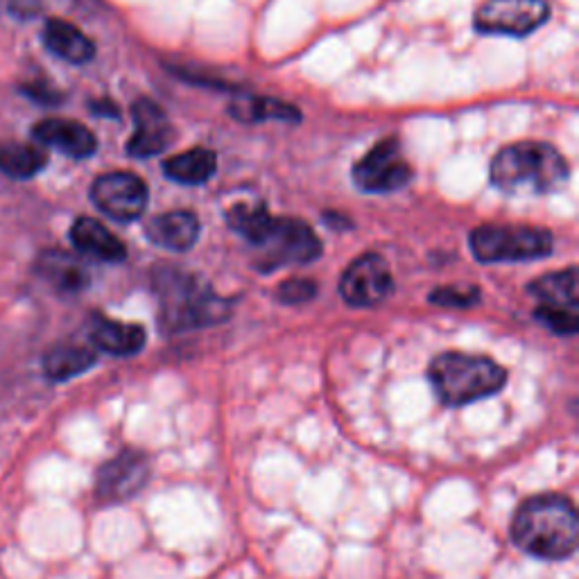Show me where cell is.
Listing matches in <instances>:
<instances>
[{
	"mask_svg": "<svg viewBox=\"0 0 579 579\" xmlns=\"http://www.w3.org/2000/svg\"><path fill=\"white\" fill-rule=\"evenodd\" d=\"M91 111H95V114H100V116H109V118H118L120 116V109L111 100L91 102Z\"/></svg>",
	"mask_w": 579,
	"mask_h": 579,
	"instance_id": "29",
	"label": "cell"
},
{
	"mask_svg": "<svg viewBox=\"0 0 579 579\" xmlns=\"http://www.w3.org/2000/svg\"><path fill=\"white\" fill-rule=\"evenodd\" d=\"M159 297V326L166 333H186L229 319L233 304L215 295L193 276L179 270H159L154 276Z\"/></svg>",
	"mask_w": 579,
	"mask_h": 579,
	"instance_id": "4",
	"label": "cell"
},
{
	"mask_svg": "<svg viewBox=\"0 0 579 579\" xmlns=\"http://www.w3.org/2000/svg\"><path fill=\"white\" fill-rule=\"evenodd\" d=\"M43 43L55 57L64 59L68 64L82 66L89 64L95 57V46L77 25L64 19H48L43 28Z\"/></svg>",
	"mask_w": 579,
	"mask_h": 579,
	"instance_id": "18",
	"label": "cell"
},
{
	"mask_svg": "<svg viewBox=\"0 0 579 579\" xmlns=\"http://www.w3.org/2000/svg\"><path fill=\"white\" fill-rule=\"evenodd\" d=\"M46 5V0H7V12L19 19H34Z\"/></svg>",
	"mask_w": 579,
	"mask_h": 579,
	"instance_id": "28",
	"label": "cell"
},
{
	"mask_svg": "<svg viewBox=\"0 0 579 579\" xmlns=\"http://www.w3.org/2000/svg\"><path fill=\"white\" fill-rule=\"evenodd\" d=\"M394 292V279L387 263L378 254H362L344 270L340 297L353 308L378 306Z\"/></svg>",
	"mask_w": 579,
	"mask_h": 579,
	"instance_id": "11",
	"label": "cell"
},
{
	"mask_svg": "<svg viewBox=\"0 0 579 579\" xmlns=\"http://www.w3.org/2000/svg\"><path fill=\"white\" fill-rule=\"evenodd\" d=\"M48 166V154L32 143H3L0 145V172L5 177L25 181L37 177Z\"/></svg>",
	"mask_w": 579,
	"mask_h": 579,
	"instance_id": "22",
	"label": "cell"
},
{
	"mask_svg": "<svg viewBox=\"0 0 579 579\" xmlns=\"http://www.w3.org/2000/svg\"><path fill=\"white\" fill-rule=\"evenodd\" d=\"M534 317H537L543 326H548L555 335L570 337L579 331V313H564V310H550L537 306Z\"/></svg>",
	"mask_w": 579,
	"mask_h": 579,
	"instance_id": "25",
	"label": "cell"
},
{
	"mask_svg": "<svg viewBox=\"0 0 579 579\" xmlns=\"http://www.w3.org/2000/svg\"><path fill=\"white\" fill-rule=\"evenodd\" d=\"M229 114L240 123H263V120L299 123L301 120L297 107L274 98H238L229 105Z\"/></svg>",
	"mask_w": 579,
	"mask_h": 579,
	"instance_id": "23",
	"label": "cell"
},
{
	"mask_svg": "<svg viewBox=\"0 0 579 579\" xmlns=\"http://www.w3.org/2000/svg\"><path fill=\"white\" fill-rule=\"evenodd\" d=\"M200 231L202 227L195 213L170 211L157 215V218L148 224V229H145V236H148L152 245L181 254L193 249L197 238H200Z\"/></svg>",
	"mask_w": 579,
	"mask_h": 579,
	"instance_id": "16",
	"label": "cell"
},
{
	"mask_svg": "<svg viewBox=\"0 0 579 579\" xmlns=\"http://www.w3.org/2000/svg\"><path fill=\"white\" fill-rule=\"evenodd\" d=\"M317 295V283L313 279H288L279 285V290H276V297H279L281 304H290V306H297V304H306V301L315 299Z\"/></svg>",
	"mask_w": 579,
	"mask_h": 579,
	"instance_id": "26",
	"label": "cell"
},
{
	"mask_svg": "<svg viewBox=\"0 0 579 579\" xmlns=\"http://www.w3.org/2000/svg\"><path fill=\"white\" fill-rule=\"evenodd\" d=\"M579 518L573 500L561 494H539L518 507L512 541L518 550L543 561H561L577 548Z\"/></svg>",
	"mask_w": 579,
	"mask_h": 579,
	"instance_id": "2",
	"label": "cell"
},
{
	"mask_svg": "<svg viewBox=\"0 0 579 579\" xmlns=\"http://www.w3.org/2000/svg\"><path fill=\"white\" fill-rule=\"evenodd\" d=\"M71 243L82 256L100 263H120L127 256L123 240L93 218H77L73 222Z\"/></svg>",
	"mask_w": 579,
	"mask_h": 579,
	"instance_id": "17",
	"label": "cell"
},
{
	"mask_svg": "<svg viewBox=\"0 0 579 579\" xmlns=\"http://www.w3.org/2000/svg\"><path fill=\"white\" fill-rule=\"evenodd\" d=\"M34 270L46 281L50 288L57 290L59 295H77L89 288L91 274L86 265L75 258L73 254L62 252V249H50L37 258Z\"/></svg>",
	"mask_w": 579,
	"mask_h": 579,
	"instance_id": "14",
	"label": "cell"
},
{
	"mask_svg": "<svg viewBox=\"0 0 579 579\" xmlns=\"http://www.w3.org/2000/svg\"><path fill=\"white\" fill-rule=\"evenodd\" d=\"M98 362V353L82 344H57L43 356V374L53 383H66L82 376Z\"/></svg>",
	"mask_w": 579,
	"mask_h": 579,
	"instance_id": "20",
	"label": "cell"
},
{
	"mask_svg": "<svg viewBox=\"0 0 579 579\" xmlns=\"http://www.w3.org/2000/svg\"><path fill=\"white\" fill-rule=\"evenodd\" d=\"M89 337L95 349L118 358L136 356V353L145 347V342H148V333H145L143 326L116 322V319L100 315L91 319Z\"/></svg>",
	"mask_w": 579,
	"mask_h": 579,
	"instance_id": "15",
	"label": "cell"
},
{
	"mask_svg": "<svg viewBox=\"0 0 579 579\" xmlns=\"http://www.w3.org/2000/svg\"><path fill=\"white\" fill-rule=\"evenodd\" d=\"M229 227L254 247L258 272H276L288 265H306L322 256L324 247L310 224L297 218H274L263 202H238L227 211Z\"/></svg>",
	"mask_w": 579,
	"mask_h": 579,
	"instance_id": "1",
	"label": "cell"
},
{
	"mask_svg": "<svg viewBox=\"0 0 579 579\" xmlns=\"http://www.w3.org/2000/svg\"><path fill=\"white\" fill-rule=\"evenodd\" d=\"M428 378L439 401L448 408H464L503 390L507 369L487 356L446 351L430 362Z\"/></svg>",
	"mask_w": 579,
	"mask_h": 579,
	"instance_id": "5",
	"label": "cell"
},
{
	"mask_svg": "<svg viewBox=\"0 0 579 579\" xmlns=\"http://www.w3.org/2000/svg\"><path fill=\"white\" fill-rule=\"evenodd\" d=\"M548 19V0H487L475 12V30L503 37H527Z\"/></svg>",
	"mask_w": 579,
	"mask_h": 579,
	"instance_id": "9",
	"label": "cell"
},
{
	"mask_svg": "<svg viewBox=\"0 0 579 579\" xmlns=\"http://www.w3.org/2000/svg\"><path fill=\"white\" fill-rule=\"evenodd\" d=\"M23 93L34 102H39V105H59V102H62V93L55 91L53 86L48 84H28Z\"/></svg>",
	"mask_w": 579,
	"mask_h": 579,
	"instance_id": "27",
	"label": "cell"
},
{
	"mask_svg": "<svg viewBox=\"0 0 579 579\" xmlns=\"http://www.w3.org/2000/svg\"><path fill=\"white\" fill-rule=\"evenodd\" d=\"M480 290L475 285H464V288H457V285H446V288H437L430 292V301L437 306L444 308H469L473 304H478Z\"/></svg>",
	"mask_w": 579,
	"mask_h": 579,
	"instance_id": "24",
	"label": "cell"
},
{
	"mask_svg": "<svg viewBox=\"0 0 579 579\" xmlns=\"http://www.w3.org/2000/svg\"><path fill=\"white\" fill-rule=\"evenodd\" d=\"M469 243L480 263H518L550 256L552 233L523 224H482L471 231Z\"/></svg>",
	"mask_w": 579,
	"mask_h": 579,
	"instance_id": "6",
	"label": "cell"
},
{
	"mask_svg": "<svg viewBox=\"0 0 579 579\" xmlns=\"http://www.w3.org/2000/svg\"><path fill=\"white\" fill-rule=\"evenodd\" d=\"M148 186L134 172H107L93 181L91 202L116 222H134L148 209Z\"/></svg>",
	"mask_w": 579,
	"mask_h": 579,
	"instance_id": "10",
	"label": "cell"
},
{
	"mask_svg": "<svg viewBox=\"0 0 579 579\" xmlns=\"http://www.w3.org/2000/svg\"><path fill=\"white\" fill-rule=\"evenodd\" d=\"M32 138L41 145L64 152L73 159H89L98 150V138L89 127L75 120L46 118L32 127Z\"/></svg>",
	"mask_w": 579,
	"mask_h": 579,
	"instance_id": "13",
	"label": "cell"
},
{
	"mask_svg": "<svg viewBox=\"0 0 579 579\" xmlns=\"http://www.w3.org/2000/svg\"><path fill=\"white\" fill-rule=\"evenodd\" d=\"M134 116V136L129 138L125 150L134 159H152L166 152L175 143L177 132L170 118L157 102L141 98L132 107Z\"/></svg>",
	"mask_w": 579,
	"mask_h": 579,
	"instance_id": "12",
	"label": "cell"
},
{
	"mask_svg": "<svg viewBox=\"0 0 579 579\" xmlns=\"http://www.w3.org/2000/svg\"><path fill=\"white\" fill-rule=\"evenodd\" d=\"M353 181L362 193H394L412 181L410 163L403 159L399 138H385L376 143L356 166Z\"/></svg>",
	"mask_w": 579,
	"mask_h": 579,
	"instance_id": "8",
	"label": "cell"
},
{
	"mask_svg": "<svg viewBox=\"0 0 579 579\" xmlns=\"http://www.w3.org/2000/svg\"><path fill=\"white\" fill-rule=\"evenodd\" d=\"M152 478V462L148 453L120 451L98 469L95 475V498L102 505H120L136 498L148 487Z\"/></svg>",
	"mask_w": 579,
	"mask_h": 579,
	"instance_id": "7",
	"label": "cell"
},
{
	"mask_svg": "<svg viewBox=\"0 0 579 579\" xmlns=\"http://www.w3.org/2000/svg\"><path fill=\"white\" fill-rule=\"evenodd\" d=\"M568 161L541 141H521L500 150L489 166V179L507 195H548L566 186Z\"/></svg>",
	"mask_w": 579,
	"mask_h": 579,
	"instance_id": "3",
	"label": "cell"
},
{
	"mask_svg": "<svg viewBox=\"0 0 579 579\" xmlns=\"http://www.w3.org/2000/svg\"><path fill=\"white\" fill-rule=\"evenodd\" d=\"M527 292L539 299V308L564 310V313H579L577 267L543 274L539 276V279H534V283H530Z\"/></svg>",
	"mask_w": 579,
	"mask_h": 579,
	"instance_id": "19",
	"label": "cell"
},
{
	"mask_svg": "<svg viewBox=\"0 0 579 579\" xmlns=\"http://www.w3.org/2000/svg\"><path fill=\"white\" fill-rule=\"evenodd\" d=\"M161 168L163 175L177 181V184L200 186L215 175V170H218V157H215L213 150L193 148L186 150L184 154H177V157L166 159Z\"/></svg>",
	"mask_w": 579,
	"mask_h": 579,
	"instance_id": "21",
	"label": "cell"
}]
</instances>
